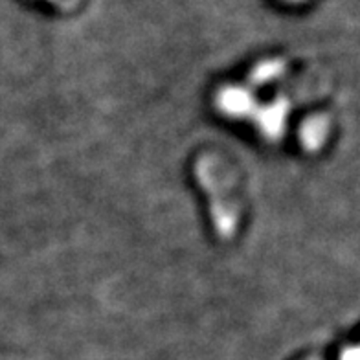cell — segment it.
<instances>
[{
    "label": "cell",
    "instance_id": "cell-1",
    "mask_svg": "<svg viewBox=\"0 0 360 360\" xmlns=\"http://www.w3.org/2000/svg\"><path fill=\"white\" fill-rule=\"evenodd\" d=\"M340 360H359V349L356 347H347L342 351Z\"/></svg>",
    "mask_w": 360,
    "mask_h": 360
}]
</instances>
